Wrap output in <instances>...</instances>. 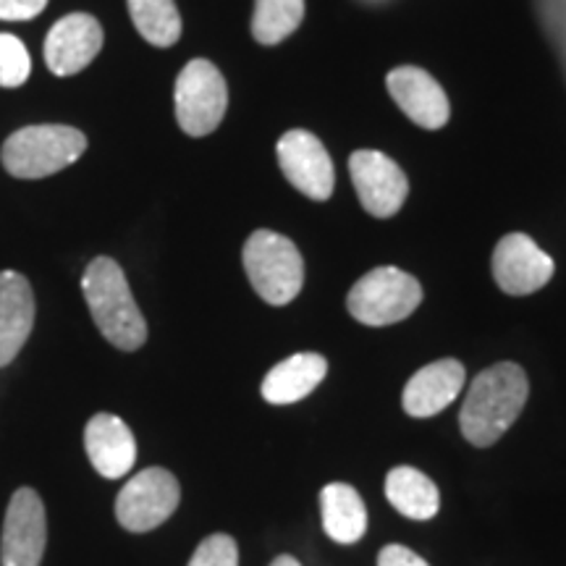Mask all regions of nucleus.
Returning <instances> with one entry per match:
<instances>
[{
    "instance_id": "obj_6",
    "label": "nucleus",
    "mask_w": 566,
    "mask_h": 566,
    "mask_svg": "<svg viewBox=\"0 0 566 566\" xmlns=\"http://www.w3.org/2000/svg\"><path fill=\"white\" fill-rule=\"evenodd\" d=\"M176 118L189 137L216 132L226 116L229 90L223 74L210 61L195 59L181 69L176 80Z\"/></svg>"
},
{
    "instance_id": "obj_16",
    "label": "nucleus",
    "mask_w": 566,
    "mask_h": 566,
    "mask_svg": "<svg viewBox=\"0 0 566 566\" xmlns=\"http://www.w3.org/2000/svg\"><path fill=\"white\" fill-rule=\"evenodd\" d=\"M34 313L30 281L17 271H0V367H9L30 342Z\"/></svg>"
},
{
    "instance_id": "obj_14",
    "label": "nucleus",
    "mask_w": 566,
    "mask_h": 566,
    "mask_svg": "<svg viewBox=\"0 0 566 566\" xmlns=\"http://www.w3.org/2000/svg\"><path fill=\"white\" fill-rule=\"evenodd\" d=\"M388 92L407 113L409 118L422 129H441L449 122L451 105L441 84L424 69L399 66L388 74Z\"/></svg>"
},
{
    "instance_id": "obj_22",
    "label": "nucleus",
    "mask_w": 566,
    "mask_h": 566,
    "mask_svg": "<svg viewBox=\"0 0 566 566\" xmlns=\"http://www.w3.org/2000/svg\"><path fill=\"white\" fill-rule=\"evenodd\" d=\"M32 61L24 42L13 34H0V87H21L30 80Z\"/></svg>"
},
{
    "instance_id": "obj_21",
    "label": "nucleus",
    "mask_w": 566,
    "mask_h": 566,
    "mask_svg": "<svg viewBox=\"0 0 566 566\" xmlns=\"http://www.w3.org/2000/svg\"><path fill=\"white\" fill-rule=\"evenodd\" d=\"M304 19V0H258L252 19L254 40L263 45H279L300 30Z\"/></svg>"
},
{
    "instance_id": "obj_4",
    "label": "nucleus",
    "mask_w": 566,
    "mask_h": 566,
    "mask_svg": "<svg viewBox=\"0 0 566 566\" xmlns=\"http://www.w3.org/2000/svg\"><path fill=\"white\" fill-rule=\"evenodd\" d=\"M244 271L252 289L268 304L296 300L304 283V260L292 239L283 233L258 229L244 244Z\"/></svg>"
},
{
    "instance_id": "obj_1",
    "label": "nucleus",
    "mask_w": 566,
    "mask_h": 566,
    "mask_svg": "<svg viewBox=\"0 0 566 566\" xmlns=\"http://www.w3.org/2000/svg\"><path fill=\"white\" fill-rule=\"evenodd\" d=\"M527 396L530 380L520 365L499 363L480 373L459 412V428L467 441L478 449L493 446L522 415Z\"/></svg>"
},
{
    "instance_id": "obj_26",
    "label": "nucleus",
    "mask_w": 566,
    "mask_h": 566,
    "mask_svg": "<svg viewBox=\"0 0 566 566\" xmlns=\"http://www.w3.org/2000/svg\"><path fill=\"white\" fill-rule=\"evenodd\" d=\"M271 566H302V564L296 562L294 556H279V558H273Z\"/></svg>"
},
{
    "instance_id": "obj_3",
    "label": "nucleus",
    "mask_w": 566,
    "mask_h": 566,
    "mask_svg": "<svg viewBox=\"0 0 566 566\" xmlns=\"http://www.w3.org/2000/svg\"><path fill=\"white\" fill-rule=\"evenodd\" d=\"M87 150V137L74 126L40 124L13 132L6 139L3 158L6 171L17 179H45L69 168Z\"/></svg>"
},
{
    "instance_id": "obj_20",
    "label": "nucleus",
    "mask_w": 566,
    "mask_h": 566,
    "mask_svg": "<svg viewBox=\"0 0 566 566\" xmlns=\"http://www.w3.org/2000/svg\"><path fill=\"white\" fill-rule=\"evenodd\" d=\"M137 32L155 48H171L181 38V17L174 0H129Z\"/></svg>"
},
{
    "instance_id": "obj_13",
    "label": "nucleus",
    "mask_w": 566,
    "mask_h": 566,
    "mask_svg": "<svg viewBox=\"0 0 566 566\" xmlns=\"http://www.w3.org/2000/svg\"><path fill=\"white\" fill-rule=\"evenodd\" d=\"M84 451L97 475L105 480L126 478L137 462V441H134L132 428L122 417L108 412L90 417L84 428Z\"/></svg>"
},
{
    "instance_id": "obj_5",
    "label": "nucleus",
    "mask_w": 566,
    "mask_h": 566,
    "mask_svg": "<svg viewBox=\"0 0 566 566\" xmlns=\"http://www.w3.org/2000/svg\"><path fill=\"white\" fill-rule=\"evenodd\" d=\"M422 286L415 275L399 268H375L352 286L346 307L365 325H391L405 321L420 307Z\"/></svg>"
},
{
    "instance_id": "obj_2",
    "label": "nucleus",
    "mask_w": 566,
    "mask_h": 566,
    "mask_svg": "<svg viewBox=\"0 0 566 566\" xmlns=\"http://www.w3.org/2000/svg\"><path fill=\"white\" fill-rule=\"evenodd\" d=\"M82 292L97 331L122 352H137L147 342V321L139 313L122 265L95 258L82 275Z\"/></svg>"
},
{
    "instance_id": "obj_24",
    "label": "nucleus",
    "mask_w": 566,
    "mask_h": 566,
    "mask_svg": "<svg viewBox=\"0 0 566 566\" xmlns=\"http://www.w3.org/2000/svg\"><path fill=\"white\" fill-rule=\"evenodd\" d=\"M48 0H0V19L30 21L45 11Z\"/></svg>"
},
{
    "instance_id": "obj_10",
    "label": "nucleus",
    "mask_w": 566,
    "mask_h": 566,
    "mask_svg": "<svg viewBox=\"0 0 566 566\" xmlns=\"http://www.w3.org/2000/svg\"><path fill=\"white\" fill-rule=\"evenodd\" d=\"M354 189L363 208L375 218H391L409 195V181L388 155L378 150H357L349 158Z\"/></svg>"
},
{
    "instance_id": "obj_8",
    "label": "nucleus",
    "mask_w": 566,
    "mask_h": 566,
    "mask_svg": "<svg viewBox=\"0 0 566 566\" xmlns=\"http://www.w3.org/2000/svg\"><path fill=\"white\" fill-rule=\"evenodd\" d=\"M48 546V514L42 495L24 485L13 491L0 533V566H42Z\"/></svg>"
},
{
    "instance_id": "obj_7",
    "label": "nucleus",
    "mask_w": 566,
    "mask_h": 566,
    "mask_svg": "<svg viewBox=\"0 0 566 566\" xmlns=\"http://www.w3.org/2000/svg\"><path fill=\"white\" fill-rule=\"evenodd\" d=\"M181 485L174 472L147 467L116 495V520L129 533H150L168 522L179 509Z\"/></svg>"
},
{
    "instance_id": "obj_17",
    "label": "nucleus",
    "mask_w": 566,
    "mask_h": 566,
    "mask_svg": "<svg viewBox=\"0 0 566 566\" xmlns=\"http://www.w3.org/2000/svg\"><path fill=\"white\" fill-rule=\"evenodd\" d=\"M328 363L315 352L292 354L265 375L263 399L268 405H296L323 384Z\"/></svg>"
},
{
    "instance_id": "obj_23",
    "label": "nucleus",
    "mask_w": 566,
    "mask_h": 566,
    "mask_svg": "<svg viewBox=\"0 0 566 566\" xmlns=\"http://www.w3.org/2000/svg\"><path fill=\"white\" fill-rule=\"evenodd\" d=\"M187 566H239V546L231 535H208Z\"/></svg>"
},
{
    "instance_id": "obj_19",
    "label": "nucleus",
    "mask_w": 566,
    "mask_h": 566,
    "mask_svg": "<svg viewBox=\"0 0 566 566\" xmlns=\"http://www.w3.org/2000/svg\"><path fill=\"white\" fill-rule=\"evenodd\" d=\"M386 499L407 520L428 522L441 509V493L433 480L415 467H394L386 478Z\"/></svg>"
},
{
    "instance_id": "obj_9",
    "label": "nucleus",
    "mask_w": 566,
    "mask_h": 566,
    "mask_svg": "<svg viewBox=\"0 0 566 566\" xmlns=\"http://www.w3.org/2000/svg\"><path fill=\"white\" fill-rule=\"evenodd\" d=\"M281 171L310 200H328L334 195V160L315 134L294 129L286 132L275 145Z\"/></svg>"
},
{
    "instance_id": "obj_18",
    "label": "nucleus",
    "mask_w": 566,
    "mask_h": 566,
    "mask_svg": "<svg viewBox=\"0 0 566 566\" xmlns=\"http://www.w3.org/2000/svg\"><path fill=\"white\" fill-rule=\"evenodd\" d=\"M323 530L331 541L354 546L367 533V509L363 495L349 483H328L321 491Z\"/></svg>"
},
{
    "instance_id": "obj_25",
    "label": "nucleus",
    "mask_w": 566,
    "mask_h": 566,
    "mask_svg": "<svg viewBox=\"0 0 566 566\" xmlns=\"http://www.w3.org/2000/svg\"><path fill=\"white\" fill-rule=\"evenodd\" d=\"M378 566H430L422 556H417L415 551L407 546H386L378 554Z\"/></svg>"
},
{
    "instance_id": "obj_15",
    "label": "nucleus",
    "mask_w": 566,
    "mask_h": 566,
    "mask_svg": "<svg viewBox=\"0 0 566 566\" xmlns=\"http://www.w3.org/2000/svg\"><path fill=\"white\" fill-rule=\"evenodd\" d=\"M464 365L457 359H438L417 370L401 394V407L415 420H428L454 405L464 388Z\"/></svg>"
},
{
    "instance_id": "obj_12",
    "label": "nucleus",
    "mask_w": 566,
    "mask_h": 566,
    "mask_svg": "<svg viewBox=\"0 0 566 566\" xmlns=\"http://www.w3.org/2000/svg\"><path fill=\"white\" fill-rule=\"evenodd\" d=\"M103 48V27L90 13H69L45 38V63L55 76H74L87 69Z\"/></svg>"
},
{
    "instance_id": "obj_11",
    "label": "nucleus",
    "mask_w": 566,
    "mask_h": 566,
    "mask_svg": "<svg viewBox=\"0 0 566 566\" xmlns=\"http://www.w3.org/2000/svg\"><path fill=\"white\" fill-rule=\"evenodd\" d=\"M554 260L527 233H509L493 252V279L512 296L533 294L554 279Z\"/></svg>"
}]
</instances>
